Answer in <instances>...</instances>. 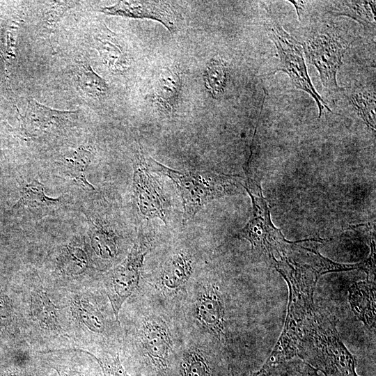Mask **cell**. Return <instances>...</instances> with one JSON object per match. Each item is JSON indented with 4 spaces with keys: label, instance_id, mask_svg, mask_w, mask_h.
Instances as JSON below:
<instances>
[{
    "label": "cell",
    "instance_id": "4fadbf2b",
    "mask_svg": "<svg viewBox=\"0 0 376 376\" xmlns=\"http://www.w3.org/2000/svg\"><path fill=\"white\" fill-rule=\"evenodd\" d=\"M96 49L107 68L120 74L129 68V60L114 33L105 25L94 36Z\"/></svg>",
    "mask_w": 376,
    "mask_h": 376
},
{
    "label": "cell",
    "instance_id": "30bf717a",
    "mask_svg": "<svg viewBox=\"0 0 376 376\" xmlns=\"http://www.w3.org/2000/svg\"><path fill=\"white\" fill-rule=\"evenodd\" d=\"M140 338L144 353L158 368H165L172 350L170 334L166 325L155 320H146Z\"/></svg>",
    "mask_w": 376,
    "mask_h": 376
},
{
    "label": "cell",
    "instance_id": "cb8c5ba5",
    "mask_svg": "<svg viewBox=\"0 0 376 376\" xmlns=\"http://www.w3.org/2000/svg\"><path fill=\"white\" fill-rule=\"evenodd\" d=\"M74 310L77 318L91 331L102 332L103 318L100 313L91 304L84 300L75 302Z\"/></svg>",
    "mask_w": 376,
    "mask_h": 376
},
{
    "label": "cell",
    "instance_id": "5b68a950",
    "mask_svg": "<svg viewBox=\"0 0 376 376\" xmlns=\"http://www.w3.org/2000/svg\"><path fill=\"white\" fill-rule=\"evenodd\" d=\"M301 45L322 85L330 90L340 89L336 75L350 42L334 29H326L311 33Z\"/></svg>",
    "mask_w": 376,
    "mask_h": 376
},
{
    "label": "cell",
    "instance_id": "9a60e30c",
    "mask_svg": "<svg viewBox=\"0 0 376 376\" xmlns=\"http://www.w3.org/2000/svg\"><path fill=\"white\" fill-rule=\"evenodd\" d=\"M94 156L93 148L89 146H81L63 157L66 173L84 189L93 190L94 187L86 178L85 171Z\"/></svg>",
    "mask_w": 376,
    "mask_h": 376
},
{
    "label": "cell",
    "instance_id": "d6986e66",
    "mask_svg": "<svg viewBox=\"0 0 376 376\" xmlns=\"http://www.w3.org/2000/svg\"><path fill=\"white\" fill-rule=\"evenodd\" d=\"M350 102L357 114L372 130H375V93L367 88H356L350 93Z\"/></svg>",
    "mask_w": 376,
    "mask_h": 376
},
{
    "label": "cell",
    "instance_id": "d4e9b609",
    "mask_svg": "<svg viewBox=\"0 0 376 376\" xmlns=\"http://www.w3.org/2000/svg\"><path fill=\"white\" fill-rule=\"evenodd\" d=\"M181 368L182 376H213L209 363L197 352L185 354Z\"/></svg>",
    "mask_w": 376,
    "mask_h": 376
},
{
    "label": "cell",
    "instance_id": "83f0119b",
    "mask_svg": "<svg viewBox=\"0 0 376 376\" xmlns=\"http://www.w3.org/2000/svg\"><path fill=\"white\" fill-rule=\"evenodd\" d=\"M18 24H13L6 33L5 60L7 63L15 58V49Z\"/></svg>",
    "mask_w": 376,
    "mask_h": 376
},
{
    "label": "cell",
    "instance_id": "ba28073f",
    "mask_svg": "<svg viewBox=\"0 0 376 376\" xmlns=\"http://www.w3.org/2000/svg\"><path fill=\"white\" fill-rule=\"evenodd\" d=\"M106 15L131 18H147L161 22L171 33L176 31L177 15L171 4L162 1H122L102 7Z\"/></svg>",
    "mask_w": 376,
    "mask_h": 376
},
{
    "label": "cell",
    "instance_id": "4316f807",
    "mask_svg": "<svg viewBox=\"0 0 376 376\" xmlns=\"http://www.w3.org/2000/svg\"><path fill=\"white\" fill-rule=\"evenodd\" d=\"M91 355L100 366L104 376H131L123 367L119 357L103 354L97 356L86 350H79Z\"/></svg>",
    "mask_w": 376,
    "mask_h": 376
},
{
    "label": "cell",
    "instance_id": "3957f363",
    "mask_svg": "<svg viewBox=\"0 0 376 376\" xmlns=\"http://www.w3.org/2000/svg\"><path fill=\"white\" fill-rule=\"evenodd\" d=\"M243 187L251 198L252 211L249 221L239 232L240 236L247 240L253 251L273 267L276 261L289 254L296 242L286 240L272 222L260 180L248 176Z\"/></svg>",
    "mask_w": 376,
    "mask_h": 376
},
{
    "label": "cell",
    "instance_id": "7a4b0ae2",
    "mask_svg": "<svg viewBox=\"0 0 376 376\" xmlns=\"http://www.w3.org/2000/svg\"><path fill=\"white\" fill-rule=\"evenodd\" d=\"M148 170L164 175L175 185L182 201L183 219H191L208 202L240 193L239 176L212 171L180 172L169 168L152 157L147 159Z\"/></svg>",
    "mask_w": 376,
    "mask_h": 376
},
{
    "label": "cell",
    "instance_id": "5bb4252c",
    "mask_svg": "<svg viewBox=\"0 0 376 376\" xmlns=\"http://www.w3.org/2000/svg\"><path fill=\"white\" fill-rule=\"evenodd\" d=\"M181 87L182 80L177 70L171 68L163 70L155 85V102L163 109L171 111L178 101Z\"/></svg>",
    "mask_w": 376,
    "mask_h": 376
},
{
    "label": "cell",
    "instance_id": "ac0fdd59",
    "mask_svg": "<svg viewBox=\"0 0 376 376\" xmlns=\"http://www.w3.org/2000/svg\"><path fill=\"white\" fill-rule=\"evenodd\" d=\"M331 13L336 15L347 16L363 25L375 24V1H338Z\"/></svg>",
    "mask_w": 376,
    "mask_h": 376
},
{
    "label": "cell",
    "instance_id": "6da1fadb",
    "mask_svg": "<svg viewBox=\"0 0 376 376\" xmlns=\"http://www.w3.org/2000/svg\"><path fill=\"white\" fill-rule=\"evenodd\" d=\"M336 325L329 311L315 306L305 318L297 357L324 376H359L357 358L342 342Z\"/></svg>",
    "mask_w": 376,
    "mask_h": 376
},
{
    "label": "cell",
    "instance_id": "7402d4cb",
    "mask_svg": "<svg viewBox=\"0 0 376 376\" xmlns=\"http://www.w3.org/2000/svg\"><path fill=\"white\" fill-rule=\"evenodd\" d=\"M227 82L226 64L219 58H212L206 66L204 83L206 89L214 97L224 93Z\"/></svg>",
    "mask_w": 376,
    "mask_h": 376
},
{
    "label": "cell",
    "instance_id": "603a6c76",
    "mask_svg": "<svg viewBox=\"0 0 376 376\" xmlns=\"http://www.w3.org/2000/svg\"><path fill=\"white\" fill-rule=\"evenodd\" d=\"M31 310L36 319L47 327L54 329L56 326V307L42 291L33 294Z\"/></svg>",
    "mask_w": 376,
    "mask_h": 376
},
{
    "label": "cell",
    "instance_id": "ffe728a7",
    "mask_svg": "<svg viewBox=\"0 0 376 376\" xmlns=\"http://www.w3.org/2000/svg\"><path fill=\"white\" fill-rule=\"evenodd\" d=\"M318 371L299 358L295 357L265 371L256 370L250 376H320Z\"/></svg>",
    "mask_w": 376,
    "mask_h": 376
},
{
    "label": "cell",
    "instance_id": "e0dca14e",
    "mask_svg": "<svg viewBox=\"0 0 376 376\" xmlns=\"http://www.w3.org/2000/svg\"><path fill=\"white\" fill-rule=\"evenodd\" d=\"M191 272V263L184 253L175 255L167 263L162 274V283L165 288L175 290L188 279Z\"/></svg>",
    "mask_w": 376,
    "mask_h": 376
},
{
    "label": "cell",
    "instance_id": "484cf974",
    "mask_svg": "<svg viewBox=\"0 0 376 376\" xmlns=\"http://www.w3.org/2000/svg\"><path fill=\"white\" fill-rule=\"evenodd\" d=\"M72 1H53L43 14L42 28L51 33L54 29L60 18L71 7Z\"/></svg>",
    "mask_w": 376,
    "mask_h": 376
},
{
    "label": "cell",
    "instance_id": "277c9868",
    "mask_svg": "<svg viewBox=\"0 0 376 376\" xmlns=\"http://www.w3.org/2000/svg\"><path fill=\"white\" fill-rule=\"evenodd\" d=\"M265 26L269 38L275 45L279 58V66L273 74L283 71L289 76L295 88L309 94L318 106L319 118L324 109L331 112L311 82L307 72L301 44L276 22H266Z\"/></svg>",
    "mask_w": 376,
    "mask_h": 376
},
{
    "label": "cell",
    "instance_id": "7c38bea8",
    "mask_svg": "<svg viewBox=\"0 0 376 376\" xmlns=\"http://www.w3.org/2000/svg\"><path fill=\"white\" fill-rule=\"evenodd\" d=\"M197 316L201 322L219 338L225 336V311L220 293L214 286L202 292L197 303Z\"/></svg>",
    "mask_w": 376,
    "mask_h": 376
},
{
    "label": "cell",
    "instance_id": "8fae6325",
    "mask_svg": "<svg viewBox=\"0 0 376 376\" xmlns=\"http://www.w3.org/2000/svg\"><path fill=\"white\" fill-rule=\"evenodd\" d=\"M349 302L357 318L375 332V281L366 279L356 282L349 290Z\"/></svg>",
    "mask_w": 376,
    "mask_h": 376
},
{
    "label": "cell",
    "instance_id": "52a82bcc",
    "mask_svg": "<svg viewBox=\"0 0 376 376\" xmlns=\"http://www.w3.org/2000/svg\"><path fill=\"white\" fill-rule=\"evenodd\" d=\"M134 187L141 212L148 218H159L166 223L169 201L158 181L148 172L144 157L134 171Z\"/></svg>",
    "mask_w": 376,
    "mask_h": 376
},
{
    "label": "cell",
    "instance_id": "44dd1931",
    "mask_svg": "<svg viewBox=\"0 0 376 376\" xmlns=\"http://www.w3.org/2000/svg\"><path fill=\"white\" fill-rule=\"evenodd\" d=\"M60 199L52 198L45 195L43 185L33 180L25 185L22 190L21 198L13 209L25 206L28 207H53L59 204Z\"/></svg>",
    "mask_w": 376,
    "mask_h": 376
},
{
    "label": "cell",
    "instance_id": "2e32d148",
    "mask_svg": "<svg viewBox=\"0 0 376 376\" xmlns=\"http://www.w3.org/2000/svg\"><path fill=\"white\" fill-rule=\"evenodd\" d=\"M75 79L77 86L87 96L99 99L107 92L108 86L87 63L81 62L75 70Z\"/></svg>",
    "mask_w": 376,
    "mask_h": 376
},
{
    "label": "cell",
    "instance_id": "f1b7e54d",
    "mask_svg": "<svg viewBox=\"0 0 376 376\" xmlns=\"http://www.w3.org/2000/svg\"><path fill=\"white\" fill-rule=\"evenodd\" d=\"M7 376H28V375L24 374V373L16 372V373H10Z\"/></svg>",
    "mask_w": 376,
    "mask_h": 376
},
{
    "label": "cell",
    "instance_id": "8992f818",
    "mask_svg": "<svg viewBox=\"0 0 376 376\" xmlns=\"http://www.w3.org/2000/svg\"><path fill=\"white\" fill-rule=\"evenodd\" d=\"M146 248L135 244L127 258L112 272L107 283V294L116 320L124 301L137 288Z\"/></svg>",
    "mask_w": 376,
    "mask_h": 376
},
{
    "label": "cell",
    "instance_id": "9c48e42d",
    "mask_svg": "<svg viewBox=\"0 0 376 376\" xmlns=\"http://www.w3.org/2000/svg\"><path fill=\"white\" fill-rule=\"evenodd\" d=\"M77 117V111H61L50 108L35 100L29 101L24 120L26 133L37 136L61 130Z\"/></svg>",
    "mask_w": 376,
    "mask_h": 376
}]
</instances>
